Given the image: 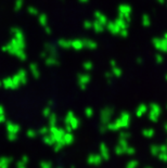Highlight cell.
<instances>
[{
    "mask_svg": "<svg viewBox=\"0 0 167 168\" xmlns=\"http://www.w3.org/2000/svg\"><path fill=\"white\" fill-rule=\"evenodd\" d=\"M10 164V160L7 157L0 158V168H8Z\"/></svg>",
    "mask_w": 167,
    "mask_h": 168,
    "instance_id": "6da1fadb",
    "label": "cell"
},
{
    "mask_svg": "<svg viewBox=\"0 0 167 168\" xmlns=\"http://www.w3.org/2000/svg\"><path fill=\"white\" fill-rule=\"evenodd\" d=\"M44 141L47 143V144H49V145H53L54 143H55V141H54L53 137H52L51 134H47V136H44Z\"/></svg>",
    "mask_w": 167,
    "mask_h": 168,
    "instance_id": "7a4b0ae2",
    "label": "cell"
},
{
    "mask_svg": "<svg viewBox=\"0 0 167 168\" xmlns=\"http://www.w3.org/2000/svg\"><path fill=\"white\" fill-rule=\"evenodd\" d=\"M73 141V136L71 133H64L63 136V143L64 144H69Z\"/></svg>",
    "mask_w": 167,
    "mask_h": 168,
    "instance_id": "3957f363",
    "label": "cell"
},
{
    "mask_svg": "<svg viewBox=\"0 0 167 168\" xmlns=\"http://www.w3.org/2000/svg\"><path fill=\"white\" fill-rule=\"evenodd\" d=\"M8 131H9V133H18V127L15 126V125L9 124L8 125Z\"/></svg>",
    "mask_w": 167,
    "mask_h": 168,
    "instance_id": "277c9868",
    "label": "cell"
},
{
    "mask_svg": "<svg viewBox=\"0 0 167 168\" xmlns=\"http://www.w3.org/2000/svg\"><path fill=\"white\" fill-rule=\"evenodd\" d=\"M40 168H52V165L48 162H42L40 164Z\"/></svg>",
    "mask_w": 167,
    "mask_h": 168,
    "instance_id": "5b68a950",
    "label": "cell"
},
{
    "mask_svg": "<svg viewBox=\"0 0 167 168\" xmlns=\"http://www.w3.org/2000/svg\"><path fill=\"white\" fill-rule=\"evenodd\" d=\"M8 138H9V140H15L16 138H18V136H16V133H9Z\"/></svg>",
    "mask_w": 167,
    "mask_h": 168,
    "instance_id": "8992f818",
    "label": "cell"
},
{
    "mask_svg": "<svg viewBox=\"0 0 167 168\" xmlns=\"http://www.w3.org/2000/svg\"><path fill=\"white\" fill-rule=\"evenodd\" d=\"M27 134H28L29 138H35V137H36V132L33 131V130H29L28 133H27Z\"/></svg>",
    "mask_w": 167,
    "mask_h": 168,
    "instance_id": "52a82bcc",
    "label": "cell"
},
{
    "mask_svg": "<svg viewBox=\"0 0 167 168\" xmlns=\"http://www.w3.org/2000/svg\"><path fill=\"white\" fill-rule=\"evenodd\" d=\"M18 168H26V165H23V164L18 163Z\"/></svg>",
    "mask_w": 167,
    "mask_h": 168,
    "instance_id": "ba28073f",
    "label": "cell"
}]
</instances>
